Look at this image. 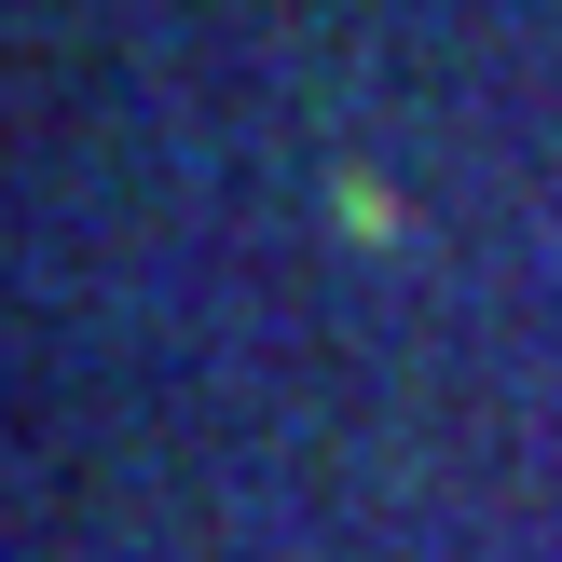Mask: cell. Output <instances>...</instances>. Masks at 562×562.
<instances>
[{
	"label": "cell",
	"instance_id": "1",
	"mask_svg": "<svg viewBox=\"0 0 562 562\" xmlns=\"http://www.w3.org/2000/svg\"><path fill=\"white\" fill-rule=\"evenodd\" d=\"M344 234H398V192H384V179H344Z\"/></svg>",
	"mask_w": 562,
	"mask_h": 562
}]
</instances>
